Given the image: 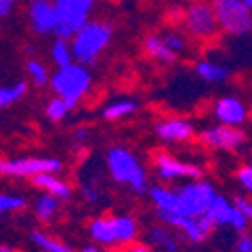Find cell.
Returning <instances> with one entry per match:
<instances>
[{
	"mask_svg": "<svg viewBox=\"0 0 252 252\" xmlns=\"http://www.w3.org/2000/svg\"><path fill=\"white\" fill-rule=\"evenodd\" d=\"M113 38V29L101 20H89L79 32L71 36V51L73 59L79 65H93L101 57V53L109 47Z\"/></svg>",
	"mask_w": 252,
	"mask_h": 252,
	"instance_id": "cell-1",
	"label": "cell"
},
{
	"mask_svg": "<svg viewBox=\"0 0 252 252\" xmlns=\"http://www.w3.org/2000/svg\"><path fill=\"white\" fill-rule=\"evenodd\" d=\"M107 170L111 174V178L119 184L129 186L135 194H145L150 190L148 188V174H145L143 165L139 163V159L129 152L117 145L107 152Z\"/></svg>",
	"mask_w": 252,
	"mask_h": 252,
	"instance_id": "cell-2",
	"label": "cell"
},
{
	"mask_svg": "<svg viewBox=\"0 0 252 252\" xmlns=\"http://www.w3.org/2000/svg\"><path fill=\"white\" fill-rule=\"evenodd\" d=\"M51 89L69 103V107L73 109L75 105L87 95V91L91 89V73L85 65H71L57 69V73L49 79Z\"/></svg>",
	"mask_w": 252,
	"mask_h": 252,
	"instance_id": "cell-3",
	"label": "cell"
},
{
	"mask_svg": "<svg viewBox=\"0 0 252 252\" xmlns=\"http://www.w3.org/2000/svg\"><path fill=\"white\" fill-rule=\"evenodd\" d=\"M55 4V34L71 38L89 23L95 0H53Z\"/></svg>",
	"mask_w": 252,
	"mask_h": 252,
	"instance_id": "cell-4",
	"label": "cell"
},
{
	"mask_svg": "<svg viewBox=\"0 0 252 252\" xmlns=\"http://www.w3.org/2000/svg\"><path fill=\"white\" fill-rule=\"evenodd\" d=\"M212 10L218 29L232 36H244L252 32V8L242 0H212Z\"/></svg>",
	"mask_w": 252,
	"mask_h": 252,
	"instance_id": "cell-5",
	"label": "cell"
},
{
	"mask_svg": "<svg viewBox=\"0 0 252 252\" xmlns=\"http://www.w3.org/2000/svg\"><path fill=\"white\" fill-rule=\"evenodd\" d=\"M182 25L188 34L198 40L214 38L218 32V23H216L212 4L206 2V0H194V2L186 6L182 14Z\"/></svg>",
	"mask_w": 252,
	"mask_h": 252,
	"instance_id": "cell-6",
	"label": "cell"
},
{
	"mask_svg": "<svg viewBox=\"0 0 252 252\" xmlns=\"http://www.w3.org/2000/svg\"><path fill=\"white\" fill-rule=\"evenodd\" d=\"M178 202H180V214L184 216H204L208 206L212 204L216 190L210 182L194 180L190 184L180 186L178 190Z\"/></svg>",
	"mask_w": 252,
	"mask_h": 252,
	"instance_id": "cell-7",
	"label": "cell"
},
{
	"mask_svg": "<svg viewBox=\"0 0 252 252\" xmlns=\"http://www.w3.org/2000/svg\"><path fill=\"white\" fill-rule=\"evenodd\" d=\"M63 170L59 158H0V174L12 178H32Z\"/></svg>",
	"mask_w": 252,
	"mask_h": 252,
	"instance_id": "cell-8",
	"label": "cell"
},
{
	"mask_svg": "<svg viewBox=\"0 0 252 252\" xmlns=\"http://www.w3.org/2000/svg\"><path fill=\"white\" fill-rule=\"evenodd\" d=\"M158 218L167 226H176L178 230H182L188 236V240H192V242H204L214 230V226L210 224L206 216H184V214L159 212L158 210Z\"/></svg>",
	"mask_w": 252,
	"mask_h": 252,
	"instance_id": "cell-9",
	"label": "cell"
},
{
	"mask_svg": "<svg viewBox=\"0 0 252 252\" xmlns=\"http://www.w3.org/2000/svg\"><path fill=\"white\" fill-rule=\"evenodd\" d=\"M200 139L212 150H226L232 152L238 150L240 145L244 143L246 135L242 129L232 127V125H210V127L200 131Z\"/></svg>",
	"mask_w": 252,
	"mask_h": 252,
	"instance_id": "cell-10",
	"label": "cell"
},
{
	"mask_svg": "<svg viewBox=\"0 0 252 252\" xmlns=\"http://www.w3.org/2000/svg\"><path fill=\"white\" fill-rule=\"evenodd\" d=\"M154 163H156V172L161 180H178V178L198 180V178H202V170L198 165L180 161L178 158H174L170 154H158L154 158Z\"/></svg>",
	"mask_w": 252,
	"mask_h": 252,
	"instance_id": "cell-11",
	"label": "cell"
},
{
	"mask_svg": "<svg viewBox=\"0 0 252 252\" xmlns=\"http://www.w3.org/2000/svg\"><path fill=\"white\" fill-rule=\"evenodd\" d=\"M214 117L222 123V125H232V127H238L242 125L248 117L246 105L234 97V95H224L214 103Z\"/></svg>",
	"mask_w": 252,
	"mask_h": 252,
	"instance_id": "cell-12",
	"label": "cell"
},
{
	"mask_svg": "<svg viewBox=\"0 0 252 252\" xmlns=\"http://www.w3.org/2000/svg\"><path fill=\"white\" fill-rule=\"evenodd\" d=\"M29 23L36 34H40V36L51 34L55 31V4H53V0H31Z\"/></svg>",
	"mask_w": 252,
	"mask_h": 252,
	"instance_id": "cell-13",
	"label": "cell"
},
{
	"mask_svg": "<svg viewBox=\"0 0 252 252\" xmlns=\"http://www.w3.org/2000/svg\"><path fill=\"white\" fill-rule=\"evenodd\" d=\"M156 133L163 141H186L194 135V125L188 119L172 117V119H163L156 125Z\"/></svg>",
	"mask_w": 252,
	"mask_h": 252,
	"instance_id": "cell-14",
	"label": "cell"
},
{
	"mask_svg": "<svg viewBox=\"0 0 252 252\" xmlns=\"http://www.w3.org/2000/svg\"><path fill=\"white\" fill-rule=\"evenodd\" d=\"M32 184L40 190H45L47 194L57 196L59 200H69L71 198V186L67 182H63L55 174H38L32 176Z\"/></svg>",
	"mask_w": 252,
	"mask_h": 252,
	"instance_id": "cell-15",
	"label": "cell"
},
{
	"mask_svg": "<svg viewBox=\"0 0 252 252\" xmlns=\"http://www.w3.org/2000/svg\"><path fill=\"white\" fill-rule=\"evenodd\" d=\"M150 196L159 212L180 214V202H178L176 190H170V188H163V186H154L150 190Z\"/></svg>",
	"mask_w": 252,
	"mask_h": 252,
	"instance_id": "cell-16",
	"label": "cell"
},
{
	"mask_svg": "<svg viewBox=\"0 0 252 252\" xmlns=\"http://www.w3.org/2000/svg\"><path fill=\"white\" fill-rule=\"evenodd\" d=\"M143 49H145V53H148V57H152V59L158 61V63H163V65H170V63H174V61L178 59V55L167 49V45L163 43V38H161L159 34L145 36Z\"/></svg>",
	"mask_w": 252,
	"mask_h": 252,
	"instance_id": "cell-17",
	"label": "cell"
},
{
	"mask_svg": "<svg viewBox=\"0 0 252 252\" xmlns=\"http://www.w3.org/2000/svg\"><path fill=\"white\" fill-rule=\"evenodd\" d=\"M196 75L200 79H204L206 83H222L228 79L230 71L226 65H222V63L218 61H198L196 67H194Z\"/></svg>",
	"mask_w": 252,
	"mask_h": 252,
	"instance_id": "cell-18",
	"label": "cell"
},
{
	"mask_svg": "<svg viewBox=\"0 0 252 252\" xmlns=\"http://www.w3.org/2000/svg\"><path fill=\"white\" fill-rule=\"evenodd\" d=\"M89 234L93 240L105 244V246H111V244H117V238H115V228H113V218H95L91 224H89Z\"/></svg>",
	"mask_w": 252,
	"mask_h": 252,
	"instance_id": "cell-19",
	"label": "cell"
},
{
	"mask_svg": "<svg viewBox=\"0 0 252 252\" xmlns=\"http://www.w3.org/2000/svg\"><path fill=\"white\" fill-rule=\"evenodd\" d=\"M230 210H232V204H230L224 196L216 194L212 204L206 210V218L210 220L212 226H228V218H230Z\"/></svg>",
	"mask_w": 252,
	"mask_h": 252,
	"instance_id": "cell-20",
	"label": "cell"
},
{
	"mask_svg": "<svg viewBox=\"0 0 252 252\" xmlns=\"http://www.w3.org/2000/svg\"><path fill=\"white\" fill-rule=\"evenodd\" d=\"M113 228H115V238L121 244H129L137 238V224L129 216H113Z\"/></svg>",
	"mask_w": 252,
	"mask_h": 252,
	"instance_id": "cell-21",
	"label": "cell"
},
{
	"mask_svg": "<svg viewBox=\"0 0 252 252\" xmlns=\"http://www.w3.org/2000/svg\"><path fill=\"white\" fill-rule=\"evenodd\" d=\"M135 109H137L135 101H131V99H119V101L107 105V107L101 111V115H103V119H107V121H117V119H123V117H129Z\"/></svg>",
	"mask_w": 252,
	"mask_h": 252,
	"instance_id": "cell-22",
	"label": "cell"
},
{
	"mask_svg": "<svg viewBox=\"0 0 252 252\" xmlns=\"http://www.w3.org/2000/svg\"><path fill=\"white\" fill-rule=\"evenodd\" d=\"M59 210V198L53 194H43L34 200V214L38 220L49 222Z\"/></svg>",
	"mask_w": 252,
	"mask_h": 252,
	"instance_id": "cell-23",
	"label": "cell"
},
{
	"mask_svg": "<svg viewBox=\"0 0 252 252\" xmlns=\"http://www.w3.org/2000/svg\"><path fill=\"white\" fill-rule=\"evenodd\" d=\"M51 59H53V63H55L59 69L71 65V63L75 61V59H73L71 45L67 43V38H61V36L55 38V43H53V47H51Z\"/></svg>",
	"mask_w": 252,
	"mask_h": 252,
	"instance_id": "cell-24",
	"label": "cell"
},
{
	"mask_svg": "<svg viewBox=\"0 0 252 252\" xmlns=\"http://www.w3.org/2000/svg\"><path fill=\"white\" fill-rule=\"evenodd\" d=\"M31 240L45 252H73V248L65 242H61L57 238H51L47 236L45 232H40V230H34V232H31Z\"/></svg>",
	"mask_w": 252,
	"mask_h": 252,
	"instance_id": "cell-25",
	"label": "cell"
},
{
	"mask_svg": "<svg viewBox=\"0 0 252 252\" xmlns=\"http://www.w3.org/2000/svg\"><path fill=\"white\" fill-rule=\"evenodd\" d=\"M25 95H27V83L25 81H20V83L10 85V87H0V109L18 103Z\"/></svg>",
	"mask_w": 252,
	"mask_h": 252,
	"instance_id": "cell-26",
	"label": "cell"
},
{
	"mask_svg": "<svg viewBox=\"0 0 252 252\" xmlns=\"http://www.w3.org/2000/svg\"><path fill=\"white\" fill-rule=\"evenodd\" d=\"M148 240L152 244H158L161 248H165L167 252H178V240L174 238V234H170L165 228H152L148 232Z\"/></svg>",
	"mask_w": 252,
	"mask_h": 252,
	"instance_id": "cell-27",
	"label": "cell"
},
{
	"mask_svg": "<svg viewBox=\"0 0 252 252\" xmlns=\"http://www.w3.org/2000/svg\"><path fill=\"white\" fill-rule=\"evenodd\" d=\"M27 71H29V75H31V79H32V83L36 87H45L49 83V79H51L47 67L36 59H29L27 61Z\"/></svg>",
	"mask_w": 252,
	"mask_h": 252,
	"instance_id": "cell-28",
	"label": "cell"
},
{
	"mask_svg": "<svg viewBox=\"0 0 252 252\" xmlns=\"http://www.w3.org/2000/svg\"><path fill=\"white\" fill-rule=\"evenodd\" d=\"M69 111H71V107H69V103L65 101V99H61V97H55V99H51L49 103H47V117L51 119V121H55V123H59V121H63L67 115H69Z\"/></svg>",
	"mask_w": 252,
	"mask_h": 252,
	"instance_id": "cell-29",
	"label": "cell"
},
{
	"mask_svg": "<svg viewBox=\"0 0 252 252\" xmlns=\"http://www.w3.org/2000/svg\"><path fill=\"white\" fill-rule=\"evenodd\" d=\"M27 206V200L16 194H0V216L4 212H14V210H23Z\"/></svg>",
	"mask_w": 252,
	"mask_h": 252,
	"instance_id": "cell-30",
	"label": "cell"
},
{
	"mask_svg": "<svg viewBox=\"0 0 252 252\" xmlns=\"http://www.w3.org/2000/svg\"><path fill=\"white\" fill-rule=\"evenodd\" d=\"M161 38H163V43L167 45V49H170L172 53H176V55H180V53H184L188 49V38L184 34H180V32L170 31V32H165Z\"/></svg>",
	"mask_w": 252,
	"mask_h": 252,
	"instance_id": "cell-31",
	"label": "cell"
},
{
	"mask_svg": "<svg viewBox=\"0 0 252 252\" xmlns=\"http://www.w3.org/2000/svg\"><path fill=\"white\" fill-rule=\"evenodd\" d=\"M228 226H232L234 230H238V232H244L246 226H248V220L246 216L240 212V210L232 204V210H230V218H228Z\"/></svg>",
	"mask_w": 252,
	"mask_h": 252,
	"instance_id": "cell-32",
	"label": "cell"
},
{
	"mask_svg": "<svg viewBox=\"0 0 252 252\" xmlns=\"http://www.w3.org/2000/svg\"><path fill=\"white\" fill-rule=\"evenodd\" d=\"M236 180L240 182V186L244 188L246 192H252V167L250 165H244L236 172Z\"/></svg>",
	"mask_w": 252,
	"mask_h": 252,
	"instance_id": "cell-33",
	"label": "cell"
},
{
	"mask_svg": "<svg viewBox=\"0 0 252 252\" xmlns=\"http://www.w3.org/2000/svg\"><path fill=\"white\" fill-rule=\"evenodd\" d=\"M234 206H236V208L240 210V212L246 216V220H248V222H252V200L238 196V198H234Z\"/></svg>",
	"mask_w": 252,
	"mask_h": 252,
	"instance_id": "cell-34",
	"label": "cell"
},
{
	"mask_svg": "<svg viewBox=\"0 0 252 252\" xmlns=\"http://www.w3.org/2000/svg\"><path fill=\"white\" fill-rule=\"evenodd\" d=\"M236 250L238 252H252V236L248 234H242L236 242Z\"/></svg>",
	"mask_w": 252,
	"mask_h": 252,
	"instance_id": "cell-35",
	"label": "cell"
},
{
	"mask_svg": "<svg viewBox=\"0 0 252 252\" xmlns=\"http://www.w3.org/2000/svg\"><path fill=\"white\" fill-rule=\"evenodd\" d=\"M14 6H16L14 0H0V18L10 16L12 10H14Z\"/></svg>",
	"mask_w": 252,
	"mask_h": 252,
	"instance_id": "cell-36",
	"label": "cell"
},
{
	"mask_svg": "<svg viewBox=\"0 0 252 252\" xmlns=\"http://www.w3.org/2000/svg\"><path fill=\"white\" fill-rule=\"evenodd\" d=\"M83 198H85L87 202H91V204H95L99 200V194H97V190L93 186H83Z\"/></svg>",
	"mask_w": 252,
	"mask_h": 252,
	"instance_id": "cell-37",
	"label": "cell"
},
{
	"mask_svg": "<svg viewBox=\"0 0 252 252\" xmlns=\"http://www.w3.org/2000/svg\"><path fill=\"white\" fill-rule=\"evenodd\" d=\"M73 139H75L77 143H83V141H87V131H85V129H77V131L73 133Z\"/></svg>",
	"mask_w": 252,
	"mask_h": 252,
	"instance_id": "cell-38",
	"label": "cell"
},
{
	"mask_svg": "<svg viewBox=\"0 0 252 252\" xmlns=\"http://www.w3.org/2000/svg\"><path fill=\"white\" fill-rule=\"evenodd\" d=\"M81 252H101L97 246H85V248H83Z\"/></svg>",
	"mask_w": 252,
	"mask_h": 252,
	"instance_id": "cell-39",
	"label": "cell"
},
{
	"mask_svg": "<svg viewBox=\"0 0 252 252\" xmlns=\"http://www.w3.org/2000/svg\"><path fill=\"white\" fill-rule=\"evenodd\" d=\"M131 252H154V250H150V248H145V246H135Z\"/></svg>",
	"mask_w": 252,
	"mask_h": 252,
	"instance_id": "cell-40",
	"label": "cell"
},
{
	"mask_svg": "<svg viewBox=\"0 0 252 252\" xmlns=\"http://www.w3.org/2000/svg\"><path fill=\"white\" fill-rule=\"evenodd\" d=\"M0 252H14L10 246H4V244H0Z\"/></svg>",
	"mask_w": 252,
	"mask_h": 252,
	"instance_id": "cell-41",
	"label": "cell"
},
{
	"mask_svg": "<svg viewBox=\"0 0 252 252\" xmlns=\"http://www.w3.org/2000/svg\"><path fill=\"white\" fill-rule=\"evenodd\" d=\"M242 2H244L248 8H252V0H242Z\"/></svg>",
	"mask_w": 252,
	"mask_h": 252,
	"instance_id": "cell-42",
	"label": "cell"
},
{
	"mask_svg": "<svg viewBox=\"0 0 252 252\" xmlns=\"http://www.w3.org/2000/svg\"><path fill=\"white\" fill-rule=\"evenodd\" d=\"M248 165H250V167H252V159H250V163H248Z\"/></svg>",
	"mask_w": 252,
	"mask_h": 252,
	"instance_id": "cell-43",
	"label": "cell"
},
{
	"mask_svg": "<svg viewBox=\"0 0 252 252\" xmlns=\"http://www.w3.org/2000/svg\"><path fill=\"white\" fill-rule=\"evenodd\" d=\"M109 2H115V0H109Z\"/></svg>",
	"mask_w": 252,
	"mask_h": 252,
	"instance_id": "cell-44",
	"label": "cell"
},
{
	"mask_svg": "<svg viewBox=\"0 0 252 252\" xmlns=\"http://www.w3.org/2000/svg\"><path fill=\"white\" fill-rule=\"evenodd\" d=\"M14 2H18V0H14Z\"/></svg>",
	"mask_w": 252,
	"mask_h": 252,
	"instance_id": "cell-45",
	"label": "cell"
},
{
	"mask_svg": "<svg viewBox=\"0 0 252 252\" xmlns=\"http://www.w3.org/2000/svg\"><path fill=\"white\" fill-rule=\"evenodd\" d=\"M40 252H45V250H40Z\"/></svg>",
	"mask_w": 252,
	"mask_h": 252,
	"instance_id": "cell-46",
	"label": "cell"
}]
</instances>
